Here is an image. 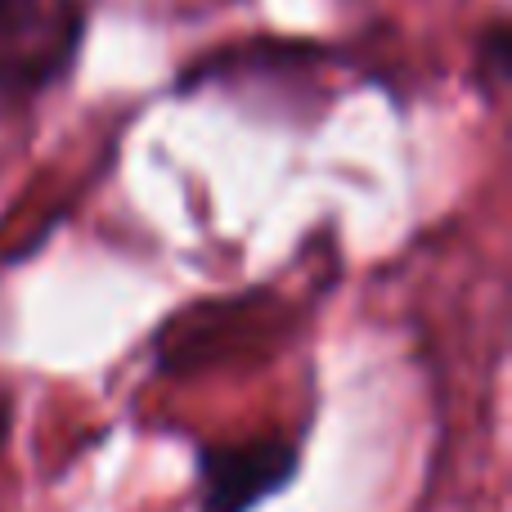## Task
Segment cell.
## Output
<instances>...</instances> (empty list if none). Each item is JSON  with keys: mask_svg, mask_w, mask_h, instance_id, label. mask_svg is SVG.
<instances>
[{"mask_svg": "<svg viewBox=\"0 0 512 512\" xmlns=\"http://www.w3.org/2000/svg\"><path fill=\"white\" fill-rule=\"evenodd\" d=\"M86 41L81 0H0V117L32 108L72 72Z\"/></svg>", "mask_w": 512, "mask_h": 512, "instance_id": "1", "label": "cell"}, {"mask_svg": "<svg viewBox=\"0 0 512 512\" xmlns=\"http://www.w3.org/2000/svg\"><path fill=\"white\" fill-rule=\"evenodd\" d=\"M9 432H14V396L9 387H0V454L9 450Z\"/></svg>", "mask_w": 512, "mask_h": 512, "instance_id": "4", "label": "cell"}, {"mask_svg": "<svg viewBox=\"0 0 512 512\" xmlns=\"http://www.w3.org/2000/svg\"><path fill=\"white\" fill-rule=\"evenodd\" d=\"M301 445L288 436L198 445V512H252L297 481Z\"/></svg>", "mask_w": 512, "mask_h": 512, "instance_id": "2", "label": "cell"}, {"mask_svg": "<svg viewBox=\"0 0 512 512\" xmlns=\"http://www.w3.org/2000/svg\"><path fill=\"white\" fill-rule=\"evenodd\" d=\"M508 77H512V32H508V18L495 14L477 32V86L495 99L508 86Z\"/></svg>", "mask_w": 512, "mask_h": 512, "instance_id": "3", "label": "cell"}]
</instances>
